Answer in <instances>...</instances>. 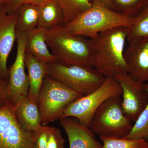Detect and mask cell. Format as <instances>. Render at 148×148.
<instances>
[{
    "label": "cell",
    "mask_w": 148,
    "mask_h": 148,
    "mask_svg": "<svg viewBox=\"0 0 148 148\" xmlns=\"http://www.w3.org/2000/svg\"><path fill=\"white\" fill-rule=\"evenodd\" d=\"M128 28H114L89 38L90 64L106 78L127 73L124 49Z\"/></svg>",
    "instance_id": "obj_1"
},
{
    "label": "cell",
    "mask_w": 148,
    "mask_h": 148,
    "mask_svg": "<svg viewBox=\"0 0 148 148\" xmlns=\"http://www.w3.org/2000/svg\"><path fill=\"white\" fill-rule=\"evenodd\" d=\"M134 21V16L117 13L100 2L95 1L92 2L90 8L64 25L73 34L90 38L114 28H129Z\"/></svg>",
    "instance_id": "obj_2"
},
{
    "label": "cell",
    "mask_w": 148,
    "mask_h": 148,
    "mask_svg": "<svg viewBox=\"0 0 148 148\" xmlns=\"http://www.w3.org/2000/svg\"><path fill=\"white\" fill-rule=\"evenodd\" d=\"M47 43L57 63L65 66L92 67L90 63V42L72 34L64 25L47 30Z\"/></svg>",
    "instance_id": "obj_3"
},
{
    "label": "cell",
    "mask_w": 148,
    "mask_h": 148,
    "mask_svg": "<svg viewBox=\"0 0 148 148\" xmlns=\"http://www.w3.org/2000/svg\"><path fill=\"white\" fill-rule=\"evenodd\" d=\"M82 96L47 75L38 98V106L42 125L46 126L60 119L66 106Z\"/></svg>",
    "instance_id": "obj_4"
},
{
    "label": "cell",
    "mask_w": 148,
    "mask_h": 148,
    "mask_svg": "<svg viewBox=\"0 0 148 148\" xmlns=\"http://www.w3.org/2000/svg\"><path fill=\"white\" fill-rule=\"evenodd\" d=\"M121 96L111 97L96 111L89 127L101 137L124 138L131 131L132 122L123 112Z\"/></svg>",
    "instance_id": "obj_5"
},
{
    "label": "cell",
    "mask_w": 148,
    "mask_h": 148,
    "mask_svg": "<svg viewBox=\"0 0 148 148\" xmlns=\"http://www.w3.org/2000/svg\"><path fill=\"white\" fill-rule=\"evenodd\" d=\"M122 90L114 77H106L98 89L70 103L64 109L61 119L71 117L77 119L86 127L89 125L94 114L101 104L111 97L121 96Z\"/></svg>",
    "instance_id": "obj_6"
},
{
    "label": "cell",
    "mask_w": 148,
    "mask_h": 148,
    "mask_svg": "<svg viewBox=\"0 0 148 148\" xmlns=\"http://www.w3.org/2000/svg\"><path fill=\"white\" fill-rule=\"evenodd\" d=\"M47 75L82 95L98 89L106 77L93 67L47 64Z\"/></svg>",
    "instance_id": "obj_7"
},
{
    "label": "cell",
    "mask_w": 148,
    "mask_h": 148,
    "mask_svg": "<svg viewBox=\"0 0 148 148\" xmlns=\"http://www.w3.org/2000/svg\"><path fill=\"white\" fill-rule=\"evenodd\" d=\"M27 33L16 31L17 51L15 61L8 70V101L16 106L28 96L29 84L25 72Z\"/></svg>",
    "instance_id": "obj_8"
},
{
    "label": "cell",
    "mask_w": 148,
    "mask_h": 148,
    "mask_svg": "<svg viewBox=\"0 0 148 148\" xmlns=\"http://www.w3.org/2000/svg\"><path fill=\"white\" fill-rule=\"evenodd\" d=\"M15 111L10 102L0 108V148H35L32 132L20 126Z\"/></svg>",
    "instance_id": "obj_9"
},
{
    "label": "cell",
    "mask_w": 148,
    "mask_h": 148,
    "mask_svg": "<svg viewBox=\"0 0 148 148\" xmlns=\"http://www.w3.org/2000/svg\"><path fill=\"white\" fill-rule=\"evenodd\" d=\"M122 90L121 106L125 114L132 122L138 119L148 102L145 83L133 79L127 73L114 77Z\"/></svg>",
    "instance_id": "obj_10"
},
{
    "label": "cell",
    "mask_w": 148,
    "mask_h": 148,
    "mask_svg": "<svg viewBox=\"0 0 148 148\" xmlns=\"http://www.w3.org/2000/svg\"><path fill=\"white\" fill-rule=\"evenodd\" d=\"M124 51L127 73L133 79L148 82V37L132 40Z\"/></svg>",
    "instance_id": "obj_11"
},
{
    "label": "cell",
    "mask_w": 148,
    "mask_h": 148,
    "mask_svg": "<svg viewBox=\"0 0 148 148\" xmlns=\"http://www.w3.org/2000/svg\"><path fill=\"white\" fill-rule=\"evenodd\" d=\"M17 19V11L8 12L0 6V78L7 81V61L16 40Z\"/></svg>",
    "instance_id": "obj_12"
},
{
    "label": "cell",
    "mask_w": 148,
    "mask_h": 148,
    "mask_svg": "<svg viewBox=\"0 0 148 148\" xmlns=\"http://www.w3.org/2000/svg\"><path fill=\"white\" fill-rule=\"evenodd\" d=\"M60 123L68 136L69 148H102L103 145L95 139L90 128L81 124L77 119L64 118L60 119Z\"/></svg>",
    "instance_id": "obj_13"
},
{
    "label": "cell",
    "mask_w": 148,
    "mask_h": 148,
    "mask_svg": "<svg viewBox=\"0 0 148 148\" xmlns=\"http://www.w3.org/2000/svg\"><path fill=\"white\" fill-rule=\"evenodd\" d=\"M25 63L28 70L29 84L27 97L38 104L40 90L47 75V64L40 61L32 53L27 51Z\"/></svg>",
    "instance_id": "obj_14"
},
{
    "label": "cell",
    "mask_w": 148,
    "mask_h": 148,
    "mask_svg": "<svg viewBox=\"0 0 148 148\" xmlns=\"http://www.w3.org/2000/svg\"><path fill=\"white\" fill-rule=\"evenodd\" d=\"M47 31L38 27L27 32L26 51L46 64L57 63L56 58L49 49L46 40Z\"/></svg>",
    "instance_id": "obj_15"
},
{
    "label": "cell",
    "mask_w": 148,
    "mask_h": 148,
    "mask_svg": "<svg viewBox=\"0 0 148 148\" xmlns=\"http://www.w3.org/2000/svg\"><path fill=\"white\" fill-rule=\"evenodd\" d=\"M15 115L20 126L28 132L37 131L42 125L38 104L27 97L16 106Z\"/></svg>",
    "instance_id": "obj_16"
},
{
    "label": "cell",
    "mask_w": 148,
    "mask_h": 148,
    "mask_svg": "<svg viewBox=\"0 0 148 148\" xmlns=\"http://www.w3.org/2000/svg\"><path fill=\"white\" fill-rule=\"evenodd\" d=\"M39 5L38 27L47 30L64 25V17L61 8L52 0H45Z\"/></svg>",
    "instance_id": "obj_17"
},
{
    "label": "cell",
    "mask_w": 148,
    "mask_h": 148,
    "mask_svg": "<svg viewBox=\"0 0 148 148\" xmlns=\"http://www.w3.org/2000/svg\"><path fill=\"white\" fill-rule=\"evenodd\" d=\"M17 12L16 31L27 33L38 27V5L34 4L23 5L18 9Z\"/></svg>",
    "instance_id": "obj_18"
},
{
    "label": "cell",
    "mask_w": 148,
    "mask_h": 148,
    "mask_svg": "<svg viewBox=\"0 0 148 148\" xmlns=\"http://www.w3.org/2000/svg\"><path fill=\"white\" fill-rule=\"evenodd\" d=\"M61 8L64 17V24L73 20L80 14L91 7L90 0H52Z\"/></svg>",
    "instance_id": "obj_19"
},
{
    "label": "cell",
    "mask_w": 148,
    "mask_h": 148,
    "mask_svg": "<svg viewBox=\"0 0 148 148\" xmlns=\"http://www.w3.org/2000/svg\"><path fill=\"white\" fill-rule=\"evenodd\" d=\"M148 37V3L136 15L132 25L128 28L127 40Z\"/></svg>",
    "instance_id": "obj_20"
},
{
    "label": "cell",
    "mask_w": 148,
    "mask_h": 148,
    "mask_svg": "<svg viewBox=\"0 0 148 148\" xmlns=\"http://www.w3.org/2000/svg\"><path fill=\"white\" fill-rule=\"evenodd\" d=\"M148 3V0H112V10L130 17L136 16Z\"/></svg>",
    "instance_id": "obj_21"
},
{
    "label": "cell",
    "mask_w": 148,
    "mask_h": 148,
    "mask_svg": "<svg viewBox=\"0 0 148 148\" xmlns=\"http://www.w3.org/2000/svg\"><path fill=\"white\" fill-rule=\"evenodd\" d=\"M148 94V82L145 84ZM129 140L144 139L148 140V102L145 108L135 122L130 132L124 138Z\"/></svg>",
    "instance_id": "obj_22"
},
{
    "label": "cell",
    "mask_w": 148,
    "mask_h": 148,
    "mask_svg": "<svg viewBox=\"0 0 148 148\" xmlns=\"http://www.w3.org/2000/svg\"><path fill=\"white\" fill-rule=\"evenodd\" d=\"M102 148H148V143L144 139L129 140L125 138L101 137Z\"/></svg>",
    "instance_id": "obj_23"
},
{
    "label": "cell",
    "mask_w": 148,
    "mask_h": 148,
    "mask_svg": "<svg viewBox=\"0 0 148 148\" xmlns=\"http://www.w3.org/2000/svg\"><path fill=\"white\" fill-rule=\"evenodd\" d=\"M65 140L58 128L48 126L47 148H64Z\"/></svg>",
    "instance_id": "obj_24"
},
{
    "label": "cell",
    "mask_w": 148,
    "mask_h": 148,
    "mask_svg": "<svg viewBox=\"0 0 148 148\" xmlns=\"http://www.w3.org/2000/svg\"><path fill=\"white\" fill-rule=\"evenodd\" d=\"M48 129V125H42L39 129L32 132L35 148H47Z\"/></svg>",
    "instance_id": "obj_25"
},
{
    "label": "cell",
    "mask_w": 148,
    "mask_h": 148,
    "mask_svg": "<svg viewBox=\"0 0 148 148\" xmlns=\"http://www.w3.org/2000/svg\"><path fill=\"white\" fill-rule=\"evenodd\" d=\"M45 1V0H8L4 5L8 12H16L23 5L34 4L40 5Z\"/></svg>",
    "instance_id": "obj_26"
},
{
    "label": "cell",
    "mask_w": 148,
    "mask_h": 148,
    "mask_svg": "<svg viewBox=\"0 0 148 148\" xmlns=\"http://www.w3.org/2000/svg\"><path fill=\"white\" fill-rule=\"evenodd\" d=\"M8 81L0 78V108L8 103Z\"/></svg>",
    "instance_id": "obj_27"
},
{
    "label": "cell",
    "mask_w": 148,
    "mask_h": 148,
    "mask_svg": "<svg viewBox=\"0 0 148 148\" xmlns=\"http://www.w3.org/2000/svg\"><path fill=\"white\" fill-rule=\"evenodd\" d=\"M91 3L93 1H96L103 3L106 7L110 9H112V0H90Z\"/></svg>",
    "instance_id": "obj_28"
},
{
    "label": "cell",
    "mask_w": 148,
    "mask_h": 148,
    "mask_svg": "<svg viewBox=\"0 0 148 148\" xmlns=\"http://www.w3.org/2000/svg\"><path fill=\"white\" fill-rule=\"evenodd\" d=\"M8 0H0V6L4 5Z\"/></svg>",
    "instance_id": "obj_29"
},
{
    "label": "cell",
    "mask_w": 148,
    "mask_h": 148,
    "mask_svg": "<svg viewBox=\"0 0 148 148\" xmlns=\"http://www.w3.org/2000/svg\"><path fill=\"white\" fill-rule=\"evenodd\" d=\"M147 142H148V140H147Z\"/></svg>",
    "instance_id": "obj_30"
}]
</instances>
